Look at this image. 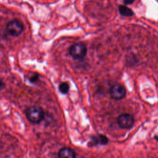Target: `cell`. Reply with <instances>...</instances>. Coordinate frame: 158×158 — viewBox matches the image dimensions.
<instances>
[{"label": "cell", "instance_id": "6da1fadb", "mask_svg": "<svg viewBox=\"0 0 158 158\" xmlns=\"http://www.w3.org/2000/svg\"><path fill=\"white\" fill-rule=\"evenodd\" d=\"M26 116L31 123L36 124L43 120L44 112L41 107L38 106H32L27 109Z\"/></svg>", "mask_w": 158, "mask_h": 158}, {"label": "cell", "instance_id": "7a4b0ae2", "mask_svg": "<svg viewBox=\"0 0 158 158\" xmlns=\"http://www.w3.org/2000/svg\"><path fill=\"white\" fill-rule=\"evenodd\" d=\"M69 53L73 59H81L86 56L87 48L83 43H77L70 46Z\"/></svg>", "mask_w": 158, "mask_h": 158}, {"label": "cell", "instance_id": "3957f363", "mask_svg": "<svg viewBox=\"0 0 158 158\" xmlns=\"http://www.w3.org/2000/svg\"><path fill=\"white\" fill-rule=\"evenodd\" d=\"M7 30L13 36L20 35L23 30V25L18 20H12L7 24Z\"/></svg>", "mask_w": 158, "mask_h": 158}, {"label": "cell", "instance_id": "277c9868", "mask_svg": "<svg viewBox=\"0 0 158 158\" xmlns=\"http://www.w3.org/2000/svg\"><path fill=\"white\" fill-rule=\"evenodd\" d=\"M110 94L112 98L115 100L122 99L126 95V89L120 84H115L110 88Z\"/></svg>", "mask_w": 158, "mask_h": 158}, {"label": "cell", "instance_id": "5b68a950", "mask_svg": "<svg viewBox=\"0 0 158 158\" xmlns=\"http://www.w3.org/2000/svg\"><path fill=\"white\" fill-rule=\"evenodd\" d=\"M117 123L122 128H130L133 125L134 118L130 114H123L118 117Z\"/></svg>", "mask_w": 158, "mask_h": 158}, {"label": "cell", "instance_id": "8992f818", "mask_svg": "<svg viewBox=\"0 0 158 158\" xmlns=\"http://www.w3.org/2000/svg\"><path fill=\"white\" fill-rule=\"evenodd\" d=\"M109 141L108 138L102 135H99L98 136H93L91 138V141L89 142L88 145L89 146H94L98 144H106Z\"/></svg>", "mask_w": 158, "mask_h": 158}, {"label": "cell", "instance_id": "52a82bcc", "mask_svg": "<svg viewBox=\"0 0 158 158\" xmlns=\"http://www.w3.org/2000/svg\"><path fill=\"white\" fill-rule=\"evenodd\" d=\"M58 156L61 158H73L76 157V154L75 151L70 148H63L59 150L58 152Z\"/></svg>", "mask_w": 158, "mask_h": 158}, {"label": "cell", "instance_id": "ba28073f", "mask_svg": "<svg viewBox=\"0 0 158 158\" xmlns=\"http://www.w3.org/2000/svg\"><path fill=\"white\" fill-rule=\"evenodd\" d=\"M118 10L120 14L125 17H131L133 15V12L130 9V8L123 6L120 5L118 7Z\"/></svg>", "mask_w": 158, "mask_h": 158}, {"label": "cell", "instance_id": "9c48e42d", "mask_svg": "<svg viewBox=\"0 0 158 158\" xmlns=\"http://www.w3.org/2000/svg\"><path fill=\"white\" fill-rule=\"evenodd\" d=\"M69 89H70L69 85L67 82H62L59 86V89L60 92L63 94H65L68 93Z\"/></svg>", "mask_w": 158, "mask_h": 158}, {"label": "cell", "instance_id": "30bf717a", "mask_svg": "<svg viewBox=\"0 0 158 158\" xmlns=\"http://www.w3.org/2000/svg\"><path fill=\"white\" fill-rule=\"evenodd\" d=\"M39 79V74L38 73H34L33 74L30 78H29V80L31 83H36Z\"/></svg>", "mask_w": 158, "mask_h": 158}, {"label": "cell", "instance_id": "8fae6325", "mask_svg": "<svg viewBox=\"0 0 158 158\" xmlns=\"http://www.w3.org/2000/svg\"><path fill=\"white\" fill-rule=\"evenodd\" d=\"M5 87V83L2 79L0 78V91L2 90Z\"/></svg>", "mask_w": 158, "mask_h": 158}, {"label": "cell", "instance_id": "7c38bea8", "mask_svg": "<svg viewBox=\"0 0 158 158\" xmlns=\"http://www.w3.org/2000/svg\"><path fill=\"white\" fill-rule=\"evenodd\" d=\"M135 0H124V3L126 5H129V4H131Z\"/></svg>", "mask_w": 158, "mask_h": 158}, {"label": "cell", "instance_id": "4fadbf2b", "mask_svg": "<svg viewBox=\"0 0 158 158\" xmlns=\"http://www.w3.org/2000/svg\"><path fill=\"white\" fill-rule=\"evenodd\" d=\"M155 138H156V139L158 141V136H156Z\"/></svg>", "mask_w": 158, "mask_h": 158}]
</instances>
